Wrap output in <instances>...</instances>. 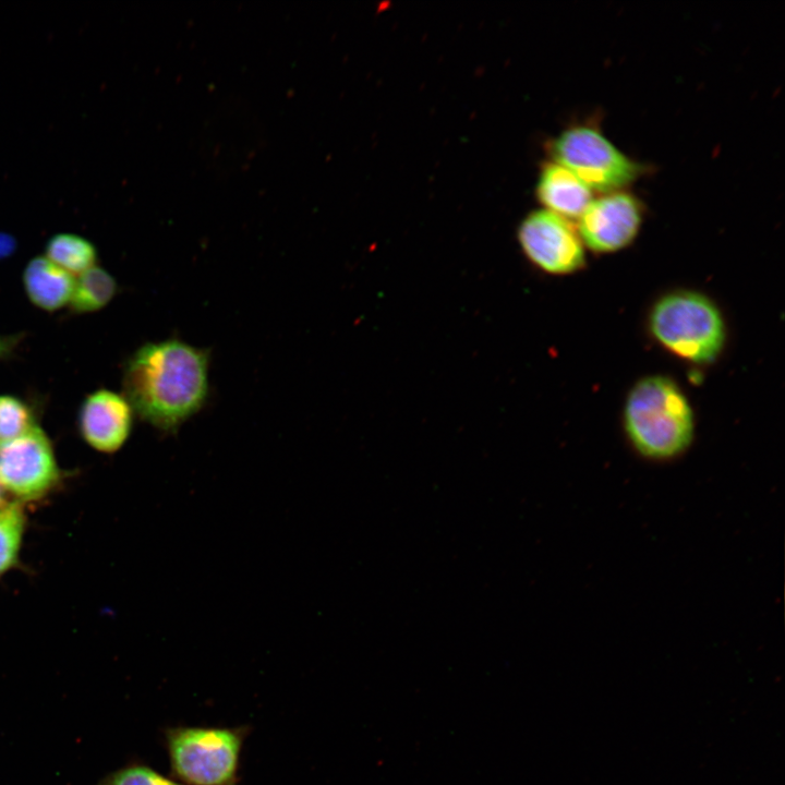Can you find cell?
Wrapping results in <instances>:
<instances>
[{"label": "cell", "instance_id": "cell-1", "mask_svg": "<svg viewBox=\"0 0 785 785\" xmlns=\"http://www.w3.org/2000/svg\"><path fill=\"white\" fill-rule=\"evenodd\" d=\"M208 366L207 349L176 338L147 342L124 365L123 396L144 421L172 432L206 403Z\"/></svg>", "mask_w": 785, "mask_h": 785}, {"label": "cell", "instance_id": "cell-2", "mask_svg": "<svg viewBox=\"0 0 785 785\" xmlns=\"http://www.w3.org/2000/svg\"><path fill=\"white\" fill-rule=\"evenodd\" d=\"M628 438L642 456L666 460L684 452L693 437L687 398L669 378L650 376L630 390L624 411Z\"/></svg>", "mask_w": 785, "mask_h": 785}, {"label": "cell", "instance_id": "cell-3", "mask_svg": "<svg viewBox=\"0 0 785 785\" xmlns=\"http://www.w3.org/2000/svg\"><path fill=\"white\" fill-rule=\"evenodd\" d=\"M650 328L666 349L696 363L713 361L725 339L724 322L716 306L689 291L659 300L650 315Z\"/></svg>", "mask_w": 785, "mask_h": 785}, {"label": "cell", "instance_id": "cell-4", "mask_svg": "<svg viewBox=\"0 0 785 785\" xmlns=\"http://www.w3.org/2000/svg\"><path fill=\"white\" fill-rule=\"evenodd\" d=\"M244 728L171 727V771L188 785H237Z\"/></svg>", "mask_w": 785, "mask_h": 785}, {"label": "cell", "instance_id": "cell-5", "mask_svg": "<svg viewBox=\"0 0 785 785\" xmlns=\"http://www.w3.org/2000/svg\"><path fill=\"white\" fill-rule=\"evenodd\" d=\"M552 154L555 162L570 170L590 191L619 192L640 173L639 165L588 126L563 132L554 141Z\"/></svg>", "mask_w": 785, "mask_h": 785}, {"label": "cell", "instance_id": "cell-6", "mask_svg": "<svg viewBox=\"0 0 785 785\" xmlns=\"http://www.w3.org/2000/svg\"><path fill=\"white\" fill-rule=\"evenodd\" d=\"M518 240L527 257L546 273L569 274L584 264L578 231L568 219L550 210H535L527 216L519 227Z\"/></svg>", "mask_w": 785, "mask_h": 785}, {"label": "cell", "instance_id": "cell-7", "mask_svg": "<svg viewBox=\"0 0 785 785\" xmlns=\"http://www.w3.org/2000/svg\"><path fill=\"white\" fill-rule=\"evenodd\" d=\"M57 478L51 444L38 426L0 444V484L12 494L23 498L37 497Z\"/></svg>", "mask_w": 785, "mask_h": 785}, {"label": "cell", "instance_id": "cell-8", "mask_svg": "<svg viewBox=\"0 0 785 785\" xmlns=\"http://www.w3.org/2000/svg\"><path fill=\"white\" fill-rule=\"evenodd\" d=\"M641 220L642 209L635 196L624 192L607 193L593 198L580 216L578 234L594 252H615L636 238Z\"/></svg>", "mask_w": 785, "mask_h": 785}, {"label": "cell", "instance_id": "cell-9", "mask_svg": "<svg viewBox=\"0 0 785 785\" xmlns=\"http://www.w3.org/2000/svg\"><path fill=\"white\" fill-rule=\"evenodd\" d=\"M133 409L123 395L109 389L89 394L80 409V430L85 440L104 452L118 450L128 439Z\"/></svg>", "mask_w": 785, "mask_h": 785}, {"label": "cell", "instance_id": "cell-10", "mask_svg": "<svg viewBox=\"0 0 785 785\" xmlns=\"http://www.w3.org/2000/svg\"><path fill=\"white\" fill-rule=\"evenodd\" d=\"M536 193L547 210L566 219H579L593 200L590 189L557 162L543 167Z\"/></svg>", "mask_w": 785, "mask_h": 785}, {"label": "cell", "instance_id": "cell-11", "mask_svg": "<svg viewBox=\"0 0 785 785\" xmlns=\"http://www.w3.org/2000/svg\"><path fill=\"white\" fill-rule=\"evenodd\" d=\"M75 277L46 256L31 259L23 271V285L29 301L52 312L70 303Z\"/></svg>", "mask_w": 785, "mask_h": 785}, {"label": "cell", "instance_id": "cell-12", "mask_svg": "<svg viewBox=\"0 0 785 785\" xmlns=\"http://www.w3.org/2000/svg\"><path fill=\"white\" fill-rule=\"evenodd\" d=\"M118 285L106 269L95 265L75 276L69 305L76 313H93L105 307L116 295Z\"/></svg>", "mask_w": 785, "mask_h": 785}, {"label": "cell", "instance_id": "cell-13", "mask_svg": "<svg viewBox=\"0 0 785 785\" xmlns=\"http://www.w3.org/2000/svg\"><path fill=\"white\" fill-rule=\"evenodd\" d=\"M45 256L74 277L95 266L97 259L95 246L72 233L53 235L46 245Z\"/></svg>", "mask_w": 785, "mask_h": 785}, {"label": "cell", "instance_id": "cell-14", "mask_svg": "<svg viewBox=\"0 0 785 785\" xmlns=\"http://www.w3.org/2000/svg\"><path fill=\"white\" fill-rule=\"evenodd\" d=\"M24 527V516L17 504L0 507V573L15 560Z\"/></svg>", "mask_w": 785, "mask_h": 785}, {"label": "cell", "instance_id": "cell-15", "mask_svg": "<svg viewBox=\"0 0 785 785\" xmlns=\"http://www.w3.org/2000/svg\"><path fill=\"white\" fill-rule=\"evenodd\" d=\"M34 425L32 413L22 400L0 395V444L20 436Z\"/></svg>", "mask_w": 785, "mask_h": 785}, {"label": "cell", "instance_id": "cell-16", "mask_svg": "<svg viewBox=\"0 0 785 785\" xmlns=\"http://www.w3.org/2000/svg\"><path fill=\"white\" fill-rule=\"evenodd\" d=\"M100 785H183L144 765H131L107 776Z\"/></svg>", "mask_w": 785, "mask_h": 785}, {"label": "cell", "instance_id": "cell-17", "mask_svg": "<svg viewBox=\"0 0 785 785\" xmlns=\"http://www.w3.org/2000/svg\"><path fill=\"white\" fill-rule=\"evenodd\" d=\"M15 342L16 337L0 335V359L9 354V352L14 348Z\"/></svg>", "mask_w": 785, "mask_h": 785}, {"label": "cell", "instance_id": "cell-18", "mask_svg": "<svg viewBox=\"0 0 785 785\" xmlns=\"http://www.w3.org/2000/svg\"><path fill=\"white\" fill-rule=\"evenodd\" d=\"M4 504H5V503H4V499H3V487H2L1 484H0V507H2Z\"/></svg>", "mask_w": 785, "mask_h": 785}]
</instances>
